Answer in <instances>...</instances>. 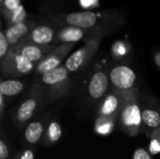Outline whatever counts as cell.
I'll return each mask as SVG.
<instances>
[{
  "label": "cell",
  "mask_w": 160,
  "mask_h": 159,
  "mask_svg": "<svg viewBox=\"0 0 160 159\" xmlns=\"http://www.w3.org/2000/svg\"><path fill=\"white\" fill-rule=\"evenodd\" d=\"M44 131H45V128H44L43 123L39 121H34L30 123L25 128V131H24L25 141L30 144H36L43 137Z\"/></svg>",
  "instance_id": "obj_16"
},
{
  "label": "cell",
  "mask_w": 160,
  "mask_h": 159,
  "mask_svg": "<svg viewBox=\"0 0 160 159\" xmlns=\"http://www.w3.org/2000/svg\"><path fill=\"white\" fill-rule=\"evenodd\" d=\"M152 140V142L153 144H156L157 145V149H156V152H159L160 151V127L158 128L157 130H155L150 136H149Z\"/></svg>",
  "instance_id": "obj_25"
},
{
  "label": "cell",
  "mask_w": 160,
  "mask_h": 159,
  "mask_svg": "<svg viewBox=\"0 0 160 159\" xmlns=\"http://www.w3.org/2000/svg\"><path fill=\"white\" fill-rule=\"evenodd\" d=\"M109 79V76L104 71H97L93 74L88 84V93L91 98L98 100L106 94Z\"/></svg>",
  "instance_id": "obj_12"
},
{
  "label": "cell",
  "mask_w": 160,
  "mask_h": 159,
  "mask_svg": "<svg viewBox=\"0 0 160 159\" xmlns=\"http://www.w3.org/2000/svg\"><path fill=\"white\" fill-rule=\"evenodd\" d=\"M99 37H91L86 40L83 47L75 51L66 60V67L69 72H75L85 67L94 57L99 46Z\"/></svg>",
  "instance_id": "obj_5"
},
{
  "label": "cell",
  "mask_w": 160,
  "mask_h": 159,
  "mask_svg": "<svg viewBox=\"0 0 160 159\" xmlns=\"http://www.w3.org/2000/svg\"><path fill=\"white\" fill-rule=\"evenodd\" d=\"M74 44L75 43H62L61 45L56 46L49 54L37 64L35 68L36 72L42 76L43 74L59 67L68 53L74 47Z\"/></svg>",
  "instance_id": "obj_6"
},
{
  "label": "cell",
  "mask_w": 160,
  "mask_h": 159,
  "mask_svg": "<svg viewBox=\"0 0 160 159\" xmlns=\"http://www.w3.org/2000/svg\"><path fill=\"white\" fill-rule=\"evenodd\" d=\"M56 46H41L37 44H31V43H19L18 45L10 48L20 53L22 56H23L28 61L36 64L39 63L47 54H49Z\"/></svg>",
  "instance_id": "obj_8"
},
{
  "label": "cell",
  "mask_w": 160,
  "mask_h": 159,
  "mask_svg": "<svg viewBox=\"0 0 160 159\" xmlns=\"http://www.w3.org/2000/svg\"><path fill=\"white\" fill-rule=\"evenodd\" d=\"M62 137V127L57 121H52L43 136V143L44 144H54L56 143Z\"/></svg>",
  "instance_id": "obj_18"
},
{
  "label": "cell",
  "mask_w": 160,
  "mask_h": 159,
  "mask_svg": "<svg viewBox=\"0 0 160 159\" xmlns=\"http://www.w3.org/2000/svg\"><path fill=\"white\" fill-rule=\"evenodd\" d=\"M109 78L115 90L130 91L134 89L137 75L129 67L120 65L114 67L111 70Z\"/></svg>",
  "instance_id": "obj_7"
},
{
  "label": "cell",
  "mask_w": 160,
  "mask_h": 159,
  "mask_svg": "<svg viewBox=\"0 0 160 159\" xmlns=\"http://www.w3.org/2000/svg\"><path fill=\"white\" fill-rule=\"evenodd\" d=\"M142 128L146 131L147 135H151L155 130L160 127V113L159 112L146 108L142 111Z\"/></svg>",
  "instance_id": "obj_14"
},
{
  "label": "cell",
  "mask_w": 160,
  "mask_h": 159,
  "mask_svg": "<svg viewBox=\"0 0 160 159\" xmlns=\"http://www.w3.org/2000/svg\"><path fill=\"white\" fill-rule=\"evenodd\" d=\"M4 109H5V96L0 94V115H1V119L3 118Z\"/></svg>",
  "instance_id": "obj_27"
},
{
  "label": "cell",
  "mask_w": 160,
  "mask_h": 159,
  "mask_svg": "<svg viewBox=\"0 0 160 159\" xmlns=\"http://www.w3.org/2000/svg\"><path fill=\"white\" fill-rule=\"evenodd\" d=\"M66 66H60L41 76V84L46 92L48 103H52L68 95L70 88V78Z\"/></svg>",
  "instance_id": "obj_2"
},
{
  "label": "cell",
  "mask_w": 160,
  "mask_h": 159,
  "mask_svg": "<svg viewBox=\"0 0 160 159\" xmlns=\"http://www.w3.org/2000/svg\"><path fill=\"white\" fill-rule=\"evenodd\" d=\"M0 1H1V2H3V1H4V0H0Z\"/></svg>",
  "instance_id": "obj_28"
},
{
  "label": "cell",
  "mask_w": 160,
  "mask_h": 159,
  "mask_svg": "<svg viewBox=\"0 0 160 159\" xmlns=\"http://www.w3.org/2000/svg\"><path fill=\"white\" fill-rule=\"evenodd\" d=\"M44 97V88L41 83L36 82L32 85L27 97L20 104L15 114V124L22 127L29 121L38 109Z\"/></svg>",
  "instance_id": "obj_3"
},
{
  "label": "cell",
  "mask_w": 160,
  "mask_h": 159,
  "mask_svg": "<svg viewBox=\"0 0 160 159\" xmlns=\"http://www.w3.org/2000/svg\"><path fill=\"white\" fill-rule=\"evenodd\" d=\"M3 4L8 12H11L21 6V0H4Z\"/></svg>",
  "instance_id": "obj_22"
},
{
  "label": "cell",
  "mask_w": 160,
  "mask_h": 159,
  "mask_svg": "<svg viewBox=\"0 0 160 159\" xmlns=\"http://www.w3.org/2000/svg\"><path fill=\"white\" fill-rule=\"evenodd\" d=\"M35 155L34 152L30 149L22 150L18 153H16L13 157V159H34Z\"/></svg>",
  "instance_id": "obj_21"
},
{
  "label": "cell",
  "mask_w": 160,
  "mask_h": 159,
  "mask_svg": "<svg viewBox=\"0 0 160 159\" xmlns=\"http://www.w3.org/2000/svg\"><path fill=\"white\" fill-rule=\"evenodd\" d=\"M132 159H152V157H151V154H149V152L146 151L145 149L138 148L134 152Z\"/></svg>",
  "instance_id": "obj_23"
},
{
  "label": "cell",
  "mask_w": 160,
  "mask_h": 159,
  "mask_svg": "<svg viewBox=\"0 0 160 159\" xmlns=\"http://www.w3.org/2000/svg\"><path fill=\"white\" fill-rule=\"evenodd\" d=\"M31 31V27L26 22H21L13 25H9L6 32V37L10 45V47H14L18 45Z\"/></svg>",
  "instance_id": "obj_13"
},
{
  "label": "cell",
  "mask_w": 160,
  "mask_h": 159,
  "mask_svg": "<svg viewBox=\"0 0 160 159\" xmlns=\"http://www.w3.org/2000/svg\"><path fill=\"white\" fill-rule=\"evenodd\" d=\"M122 106V94L118 90H113L101 102L98 109V117L117 120Z\"/></svg>",
  "instance_id": "obj_9"
},
{
  "label": "cell",
  "mask_w": 160,
  "mask_h": 159,
  "mask_svg": "<svg viewBox=\"0 0 160 159\" xmlns=\"http://www.w3.org/2000/svg\"><path fill=\"white\" fill-rule=\"evenodd\" d=\"M2 74L9 78H19L36 68V64L28 61L20 53L10 49L8 55L1 61Z\"/></svg>",
  "instance_id": "obj_4"
},
{
  "label": "cell",
  "mask_w": 160,
  "mask_h": 159,
  "mask_svg": "<svg viewBox=\"0 0 160 159\" xmlns=\"http://www.w3.org/2000/svg\"><path fill=\"white\" fill-rule=\"evenodd\" d=\"M10 45L6 37L5 32H1L0 33V59L1 61L8 55V53L10 51Z\"/></svg>",
  "instance_id": "obj_20"
},
{
  "label": "cell",
  "mask_w": 160,
  "mask_h": 159,
  "mask_svg": "<svg viewBox=\"0 0 160 159\" xmlns=\"http://www.w3.org/2000/svg\"><path fill=\"white\" fill-rule=\"evenodd\" d=\"M9 158V149L5 142L4 139H1L0 141V159H8Z\"/></svg>",
  "instance_id": "obj_24"
},
{
  "label": "cell",
  "mask_w": 160,
  "mask_h": 159,
  "mask_svg": "<svg viewBox=\"0 0 160 159\" xmlns=\"http://www.w3.org/2000/svg\"><path fill=\"white\" fill-rule=\"evenodd\" d=\"M25 18H26V11H25V8L22 5L15 10L8 12V16L7 17V19L8 20L9 25L24 22Z\"/></svg>",
  "instance_id": "obj_19"
},
{
  "label": "cell",
  "mask_w": 160,
  "mask_h": 159,
  "mask_svg": "<svg viewBox=\"0 0 160 159\" xmlns=\"http://www.w3.org/2000/svg\"><path fill=\"white\" fill-rule=\"evenodd\" d=\"M122 94V106L118 116L122 130L130 137L141 134L142 129V110L135 89L120 91Z\"/></svg>",
  "instance_id": "obj_1"
},
{
  "label": "cell",
  "mask_w": 160,
  "mask_h": 159,
  "mask_svg": "<svg viewBox=\"0 0 160 159\" xmlns=\"http://www.w3.org/2000/svg\"><path fill=\"white\" fill-rule=\"evenodd\" d=\"M85 30L73 27V26H67L61 29L56 36V40L63 42V43H75L85 36Z\"/></svg>",
  "instance_id": "obj_15"
},
{
  "label": "cell",
  "mask_w": 160,
  "mask_h": 159,
  "mask_svg": "<svg viewBox=\"0 0 160 159\" xmlns=\"http://www.w3.org/2000/svg\"><path fill=\"white\" fill-rule=\"evenodd\" d=\"M23 90V83L20 81L8 79L0 83V94L5 97H13Z\"/></svg>",
  "instance_id": "obj_17"
},
{
  "label": "cell",
  "mask_w": 160,
  "mask_h": 159,
  "mask_svg": "<svg viewBox=\"0 0 160 159\" xmlns=\"http://www.w3.org/2000/svg\"><path fill=\"white\" fill-rule=\"evenodd\" d=\"M80 2H81L82 7H91L95 4H97L98 0H80Z\"/></svg>",
  "instance_id": "obj_26"
},
{
  "label": "cell",
  "mask_w": 160,
  "mask_h": 159,
  "mask_svg": "<svg viewBox=\"0 0 160 159\" xmlns=\"http://www.w3.org/2000/svg\"><path fill=\"white\" fill-rule=\"evenodd\" d=\"M57 34L54 29L48 25H38L31 29L27 36L20 43H31L41 46H48L56 40Z\"/></svg>",
  "instance_id": "obj_11"
},
{
  "label": "cell",
  "mask_w": 160,
  "mask_h": 159,
  "mask_svg": "<svg viewBox=\"0 0 160 159\" xmlns=\"http://www.w3.org/2000/svg\"><path fill=\"white\" fill-rule=\"evenodd\" d=\"M100 16L92 11L73 12L64 17L63 21L68 26L81 28L83 30H89L95 28L99 23Z\"/></svg>",
  "instance_id": "obj_10"
}]
</instances>
